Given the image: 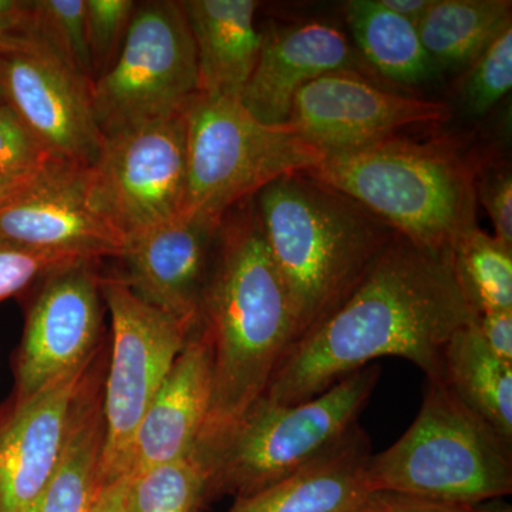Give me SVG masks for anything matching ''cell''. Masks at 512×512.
I'll list each match as a JSON object with an SVG mask.
<instances>
[{
	"instance_id": "7c38bea8",
	"label": "cell",
	"mask_w": 512,
	"mask_h": 512,
	"mask_svg": "<svg viewBox=\"0 0 512 512\" xmlns=\"http://www.w3.org/2000/svg\"><path fill=\"white\" fill-rule=\"evenodd\" d=\"M3 103L57 160L89 167L103 136L94 117L92 83L25 36L0 39Z\"/></svg>"
},
{
	"instance_id": "ab89813d",
	"label": "cell",
	"mask_w": 512,
	"mask_h": 512,
	"mask_svg": "<svg viewBox=\"0 0 512 512\" xmlns=\"http://www.w3.org/2000/svg\"><path fill=\"white\" fill-rule=\"evenodd\" d=\"M346 512H362V505H360V507L355 508V510H350Z\"/></svg>"
},
{
	"instance_id": "d6986e66",
	"label": "cell",
	"mask_w": 512,
	"mask_h": 512,
	"mask_svg": "<svg viewBox=\"0 0 512 512\" xmlns=\"http://www.w3.org/2000/svg\"><path fill=\"white\" fill-rule=\"evenodd\" d=\"M369 434L357 424L338 443L295 474L248 497L227 512H346L369 495L365 483L372 457Z\"/></svg>"
},
{
	"instance_id": "8992f818",
	"label": "cell",
	"mask_w": 512,
	"mask_h": 512,
	"mask_svg": "<svg viewBox=\"0 0 512 512\" xmlns=\"http://www.w3.org/2000/svg\"><path fill=\"white\" fill-rule=\"evenodd\" d=\"M380 376L373 363L306 402L259 399L220 440L191 454L205 474L202 508L225 495L248 497L308 466L359 424Z\"/></svg>"
},
{
	"instance_id": "4dcf8cb0",
	"label": "cell",
	"mask_w": 512,
	"mask_h": 512,
	"mask_svg": "<svg viewBox=\"0 0 512 512\" xmlns=\"http://www.w3.org/2000/svg\"><path fill=\"white\" fill-rule=\"evenodd\" d=\"M79 259L40 254L0 238V303L28 291L60 266Z\"/></svg>"
},
{
	"instance_id": "277c9868",
	"label": "cell",
	"mask_w": 512,
	"mask_h": 512,
	"mask_svg": "<svg viewBox=\"0 0 512 512\" xmlns=\"http://www.w3.org/2000/svg\"><path fill=\"white\" fill-rule=\"evenodd\" d=\"M308 173L436 254L450 255L457 238L476 225L473 168L443 141L384 138L328 154Z\"/></svg>"
},
{
	"instance_id": "5bb4252c",
	"label": "cell",
	"mask_w": 512,
	"mask_h": 512,
	"mask_svg": "<svg viewBox=\"0 0 512 512\" xmlns=\"http://www.w3.org/2000/svg\"><path fill=\"white\" fill-rule=\"evenodd\" d=\"M0 238L64 259L120 258L124 241L90 207L86 167L52 158L0 207Z\"/></svg>"
},
{
	"instance_id": "f546056e",
	"label": "cell",
	"mask_w": 512,
	"mask_h": 512,
	"mask_svg": "<svg viewBox=\"0 0 512 512\" xmlns=\"http://www.w3.org/2000/svg\"><path fill=\"white\" fill-rule=\"evenodd\" d=\"M52 158L15 111L0 104V177L36 174Z\"/></svg>"
},
{
	"instance_id": "52a82bcc",
	"label": "cell",
	"mask_w": 512,
	"mask_h": 512,
	"mask_svg": "<svg viewBox=\"0 0 512 512\" xmlns=\"http://www.w3.org/2000/svg\"><path fill=\"white\" fill-rule=\"evenodd\" d=\"M187 211L222 220L284 175L308 173L323 154L289 126L256 120L238 99L197 94L184 111Z\"/></svg>"
},
{
	"instance_id": "d4e9b609",
	"label": "cell",
	"mask_w": 512,
	"mask_h": 512,
	"mask_svg": "<svg viewBox=\"0 0 512 512\" xmlns=\"http://www.w3.org/2000/svg\"><path fill=\"white\" fill-rule=\"evenodd\" d=\"M450 262L477 316L512 309V247L476 224L454 242Z\"/></svg>"
},
{
	"instance_id": "1f68e13d",
	"label": "cell",
	"mask_w": 512,
	"mask_h": 512,
	"mask_svg": "<svg viewBox=\"0 0 512 512\" xmlns=\"http://www.w3.org/2000/svg\"><path fill=\"white\" fill-rule=\"evenodd\" d=\"M477 198L493 222L494 237L512 247V178L510 171H491L476 181Z\"/></svg>"
},
{
	"instance_id": "4316f807",
	"label": "cell",
	"mask_w": 512,
	"mask_h": 512,
	"mask_svg": "<svg viewBox=\"0 0 512 512\" xmlns=\"http://www.w3.org/2000/svg\"><path fill=\"white\" fill-rule=\"evenodd\" d=\"M205 474L190 456L130 474L123 512H198Z\"/></svg>"
},
{
	"instance_id": "3957f363",
	"label": "cell",
	"mask_w": 512,
	"mask_h": 512,
	"mask_svg": "<svg viewBox=\"0 0 512 512\" xmlns=\"http://www.w3.org/2000/svg\"><path fill=\"white\" fill-rule=\"evenodd\" d=\"M254 201L291 305L295 345L345 303L396 231L309 173L278 178Z\"/></svg>"
},
{
	"instance_id": "603a6c76",
	"label": "cell",
	"mask_w": 512,
	"mask_h": 512,
	"mask_svg": "<svg viewBox=\"0 0 512 512\" xmlns=\"http://www.w3.org/2000/svg\"><path fill=\"white\" fill-rule=\"evenodd\" d=\"M510 0H434L417 23L434 66L466 69L512 28Z\"/></svg>"
},
{
	"instance_id": "836d02e7",
	"label": "cell",
	"mask_w": 512,
	"mask_h": 512,
	"mask_svg": "<svg viewBox=\"0 0 512 512\" xmlns=\"http://www.w3.org/2000/svg\"><path fill=\"white\" fill-rule=\"evenodd\" d=\"M476 326L487 348L512 365V309L478 315Z\"/></svg>"
},
{
	"instance_id": "8fae6325",
	"label": "cell",
	"mask_w": 512,
	"mask_h": 512,
	"mask_svg": "<svg viewBox=\"0 0 512 512\" xmlns=\"http://www.w3.org/2000/svg\"><path fill=\"white\" fill-rule=\"evenodd\" d=\"M103 276L97 261L60 266L37 285L13 356L15 399H28L82 372L104 345Z\"/></svg>"
},
{
	"instance_id": "7a4b0ae2",
	"label": "cell",
	"mask_w": 512,
	"mask_h": 512,
	"mask_svg": "<svg viewBox=\"0 0 512 512\" xmlns=\"http://www.w3.org/2000/svg\"><path fill=\"white\" fill-rule=\"evenodd\" d=\"M200 329L211 349L212 394L191 454L220 440L264 397L295 342L291 305L254 198L222 217L202 293Z\"/></svg>"
},
{
	"instance_id": "2e32d148",
	"label": "cell",
	"mask_w": 512,
	"mask_h": 512,
	"mask_svg": "<svg viewBox=\"0 0 512 512\" xmlns=\"http://www.w3.org/2000/svg\"><path fill=\"white\" fill-rule=\"evenodd\" d=\"M86 369L28 399L9 396L0 404V512H25L49 483Z\"/></svg>"
},
{
	"instance_id": "ac0fdd59",
	"label": "cell",
	"mask_w": 512,
	"mask_h": 512,
	"mask_svg": "<svg viewBox=\"0 0 512 512\" xmlns=\"http://www.w3.org/2000/svg\"><path fill=\"white\" fill-rule=\"evenodd\" d=\"M211 394V349L198 325L141 420L128 476L190 456L210 412Z\"/></svg>"
},
{
	"instance_id": "9a60e30c",
	"label": "cell",
	"mask_w": 512,
	"mask_h": 512,
	"mask_svg": "<svg viewBox=\"0 0 512 512\" xmlns=\"http://www.w3.org/2000/svg\"><path fill=\"white\" fill-rule=\"evenodd\" d=\"M222 220L184 212L128 239L120 259L130 291L185 328L200 325L202 293Z\"/></svg>"
},
{
	"instance_id": "6da1fadb",
	"label": "cell",
	"mask_w": 512,
	"mask_h": 512,
	"mask_svg": "<svg viewBox=\"0 0 512 512\" xmlns=\"http://www.w3.org/2000/svg\"><path fill=\"white\" fill-rule=\"evenodd\" d=\"M476 318L450 255L396 234L345 303L286 352L262 399L306 402L387 356L441 377L447 343Z\"/></svg>"
},
{
	"instance_id": "44dd1931",
	"label": "cell",
	"mask_w": 512,
	"mask_h": 512,
	"mask_svg": "<svg viewBox=\"0 0 512 512\" xmlns=\"http://www.w3.org/2000/svg\"><path fill=\"white\" fill-rule=\"evenodd\" d=\"M197 53L200 94L238 99L262 45L255 0L181 2Z\"/></svg>"
},
{
	"instance_id": "f1b7e54d",
	"label": "cell",
	"mask_w": 512,
	"mask_h": 512,
	"mask_svg": "<svg viewBox=\"0 0 512 512\" xmlns=\"http://www.w3.org/2000/svg\"><path fill=\"white\" fill-rule=\"evenodd\" d=\"M136 8L133 0H86L87 43L94 72H103L119 53Z\"/></svg>"
},
{
	"instance_id": "7402d4cb",
	"label": "cell",
	"mask_w": 512,
	"mask_h": 512,
	"mask_svg": "<svg viewBox=\"0 0 512 512\" xmlns=\"http://www.w3.org/2000/svg\"><path fill=\"white\" fill-rule=\"evenodd\" d=\"M441 380L461 402L512 441V365L487 348L476 320L447 343Z\"/></svg>"
},
{
	"instance_id": "83f0119b",
	"label": "cell",
	"mask_w": 512,
	"mask_h": 512,
	"mask_svg": "<svg viewBox=\"0 0 512 512\" xmlns=\"http://www.w3.org/2000/svg\"><path fill=\"white\" fill-rule=\"evenodd\" d=\"M461 86V101L471 116H484L511 92L512 28L471 64Z\"/></svg>"
},
{
	"instance_id": "4fadbf2b",
	"label": "cell",
	"mask_w": 512,
	"mask_h": 512,
	"mask_svg": "<svg viewBox=\"0 0 512 512\" xmlns=\"http://www.w3.org/2000/svg\"><path fill=\"white\" fill-rule=\"evenodd\" d=\"M450 107L441 101L386 92L362 74H323L293 97L288 126L323 156L356 150L396 136L402 128L441 123Z\"/></svg>"
},
{
	"instance_id": "e575fe53",
	"label": "cell",
	"mask_w": 512,
	"mask_h": 512,
	"mask_svg": "<svg viewBox=\"0 0 512 512\" xmlns=\"http://www.w3.org/2000/svg\"><path fill=\"white\" fill-rule=\"evenodd\" d=\"M379 2L390 12L417 25L431 8L434 0H379Z\"/></svg>"
},
{
	"instance_id": "484cf974",
	"label": "cell",
	"mask_w": 512,
	"mask_h": 512,
	"mask_svg": "<svg viewBox=\"0 0 512 512\" xmlns=\"http://www.w3.org/2000/svg\"><path fill=\"white\" fill-rule=\"evenodd\" d=\"M52 50L74 72L93 83L94 70L86 33V0H32L15 36Z\"/></svg>"
},
{
	"instance_id": "9c48e42d",
	"label": "cell",
	"mask_w": 512,
	"mask_h": 512,
	"mask_svg": "<svg viewBox=\"0 0 512 512\" xmlns=\"http://www.w3.org/2000/svg\"><path fill=\"white\" fill-rule=\"evenodd\" d=\"M101 292L111 319L100 464L107 487L128 476L141 420L192 330L138 299L121 276H103Z\"/></svg>"
},
{
	"instance_id": "f35d334b",
	"label": "cell",
	"mask_w": 512,
	"mask_h": 512,
	"mask_svg": "<svg viewBox=\"0 0 512 512\" xmlns=\"http://www.w3.org/2000/svg\"><path fill=\"white\" fill-rule=\"evenodd\" d=\"M3 103L2 82H0V104Z\"/></svg>"
},
{
	"instance_id": "e0dca14e",
	"label": "cell",
	"mask_w": 512,
	"mask_h": 512,
	"mask_svg": "<svg viewBox=\"0 0 512 512\" xmlns=\"http://www.w3.org/2000/svg\"><path fill=\"white\" fill-rule=\"evenodd\" d=\"M360 66L348 37L328 23L271 29L262 33L254 72L239 101L261 123L288 126L301 87L323 74H362Z\"/></svg>"
},
{
	"instance_id": "30bf717a",
	"label": "cell",
	"mask_w": 512,
	"mask_h": 512,
	"mask_svg": "<svg viewBox=\"0 0 512 512\" xmlns=\"http://www.w3.org/2000/svg\"><path fill=\"white\" fill-rule=\"evenodd\" d=\"M90 207L124 241L187 211L183 116L104 137L86 167Z\"/></svg>"
},
{
	"instance_id": "ffe728a7",
	"label": "cell",
	"mask_w": 512,
	"mask_h": 512,
	"mask_svg": "<svg viewBox=\"0 0 512 512\" xmlns=\"http://www.w3.org/2000/svg\"><path fill=\"white\" fill-rule=\"evenodd\" d=\"M109 346L104 343L87 367L74 396L62 456L49 483L25 512H93L104 485L103 383Z\"/></svg>"
},
{
	"instance_id": "d590c367",
	"label": "cell",
	"mask_w": 512,
	"mask_h": 512,
	"mask_svg": "<svg viewBox=\"0 0 512 512\" xmlns=\"http://www.w3.org/2000/svg\"><path fill=\"white\" fill-rule=\"evenodd\" d=\"M124 485L126 478L104 487L93 512H123Z\"/></svg>"
},
{
	"instance_id": "ba28073f",
	"label": "cell",
	"mask_w": 512,
	"mask_h": 512,
	"mask_svg": "<svg viewBox=\"0 0 512 512\" xmlns=\"http://www.w3.org/2000/svg\"><path fill=\"white\" fill-rule=\"evenodd\" d=\"M101 136L183 116L200 94L197 53L181 2L137 6L119 53L90 87Z\"/></svg>"
},
{
	"instance_id": "8d00e7d4",
	"label": "cell",
	"mask_w": 512,
	"mask_h": 512,
	"mask_svg": "<svg viewBox=\"0 0 512 512\" xmlns=\"http://www.w3.org/2000/svg\"><path fill=\"white\" fill-rule=\"evenodd\" d=\"M33 175L35 174L26 177H0V207H3L13 195L18 194L32 180Z\"/></svg>"
},
{
	"instance_id": "cb8c5ba5",
	"label": "cell",
	"mask_w": 512,
	"mask_h": 512,
	"mask_svg": "<svg viewBox=\"0 0 512 512\" xmlns=\"http://www.w3.org/2000/svg\"><path fill=\"white\" fill-rule=\"evenodd\" d=\"M345 12L357 47L377 72L412 86L433 77L437 67L410 20L390 12L379 0H350Z\"/></svg>"
},
{
	"instance_id": "74e56055",
	"label": "cell",
	"mask_w": 512,
	"mask_h": 512,
	"mask_svg": "<svg viewBox=\"0 0 512 512\" xmlns=\"http://www.w3.org/2000/svg\"><path fill=\"white\" fill-rule=\"evenodd\" d=\"M476 512H512V508L507 504H477Z\"/></svg>"
},
{
	"instance_id": "5b68a950",
	"label": "cell",
	"mask_w": 512,
	"mask_h": 512,
	"mask_svg": "<svg viewBox=\"0 0 512 512\" xmlns=\"http://www.w3.org/2000/svg\"><path fill=\"white\" fill-rule=\"evenodd\" d=\"M369 493L477 505L512 491V441L466 406L441 377L426 379L412 426L367 461Z\"/></svg>"
},
{
	"instance_id": "d6a6232c",
	"label": "cell",
	"mask_w": 512,
	"mask_h": 512,
	"mask_svg": "<svg viewBox=\"0 0 512 512\" xmlns=\"http://www.w3.org/2000/svg\"><path fill=\"white\" fill-rule=\"evenodd\" d=\"M362 512H476V505L443 503L397 493H372L362 504Z\"/></svg>"
}]
</instances>
